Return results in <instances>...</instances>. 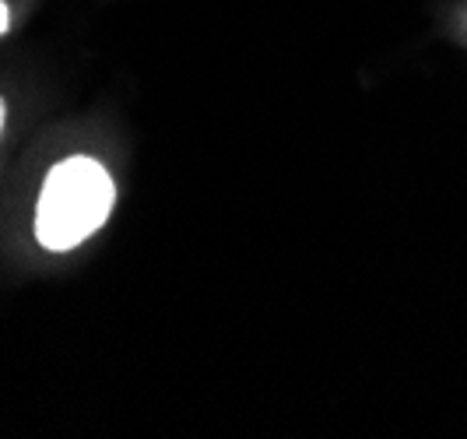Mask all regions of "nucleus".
<instances>
[{
	"instance_id": "3",
	"label": "nucleus",
	"mask_w": 467,
	"mask_h": 439,
	"mask_svg": "<svg viewBox=\"0 0 467 439\" xmlns=\"http://www.w3.org/2000/svg\"><path fill=\"white\" fill-rule=\"evenodd\" d=\"M4 120H7V106H4V99H0V134H4Z\"/></svg>"
},
{
	"instance_id": "1",
	"label": "nucleus",
	"mask_w": 467,
	"mask_h": 439,
	"mask_svg": "<svg viewBox=\"0 0 467 439\" xmlns=\"http://www.w3.org/2000/svg\"><path fill=\"white\" fill-rule=\"evenodd\" d=\"M117 201L113 176L85 155L53 165L36 208V239L53 254H67L106 225Z\"/></svg>"
},
{
	"instance_id": "2",
	"label": "nucleus",
	"mask_w": 467,
	"mask_h": 439,
	"mask_svg": "<svg viewBox=\"0 0 467 439\" xmlns=\"http://www.w3.org/2000/svg\"><path fill=\"white\" fill-rule=\"evenodd\" d=\"M4 32H7V4L0 0V36H4Z\"/></svg>"
}]
</instances>
